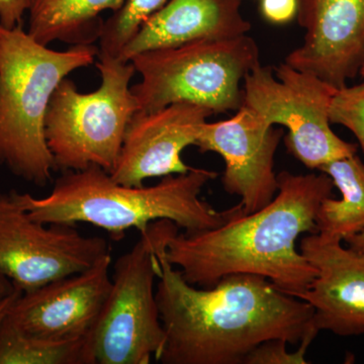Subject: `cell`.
I'll use <instances>...</instances> for the list:
<instances>
[{"mask_svg":"<svg viewBox=\"0 0 364 364\" xmlns=\"http://www.w3.org/2000/svg\"><path fill=\"white\" fill-rule=\"evenodd\" d=\"M173 223H153L158 257L156 301L165 331L158 363L244 364L258 345L284 339L299 345L314 327L312 306L260 275L236 273L215 287L184 279L165 256Z\"/></svg>","mask_w":364,"mask_h":364,"instance_id":"cell-1","label":"cell"},{"mask_svg":"<svg viewBox=\"0 0 364 364\" xmlns=\"http://www.w3.org/2000/svg\"><path fill=\"white\" fill-rule=\"evenodd\" d=\"M279 191L264 208L239 215L221 226L198 233H179L172 224L165 256L189 284L213 287L230 274L260 275L284 293L306 291L317 269L301 251V234L317 233L316 215L335 188L324 172L277 176Z\"/></svg>","mask_w":364,"mask_h":364,"instance_id":"cell-2","label":"cell"},{"mask_svg":"<svg viewBox=\"0 0 364 364\" xmlns=\"http://www.w3.org/2000/svg\"><path fill=\"white\" fill-rule=\"evenodd\" d=\"M217 172L191 168L188 173L162 177L151 186L117 183L98 166L66 171L44 198L14 191L16 198L35 221L43 224L93 225L122 240L128 230L145 232L151 224L167 220L186 233L221 226L244 215L240 203L217 210L200 198L203 188Z\"/></svg>","mask_w":364,"mask_h":364,"instance_id":"cell-3","label":"cell"},{"mask_svg":"<svg viewBox=\"0 0 364 364\" xmlns=\"http://www.w3.org/2000/svg\"><path fill=\"white\" fill-rule=\"evenodd\" d=\"M97 56L95 45L55 51L23 26L0 25V167L36 186L52 181L56 169L45 136L50 100L63 79Z\"/></svg>","mask_w":364,"mask_h":364,"instance_id":"cell-4","label":"cell"},{"mask_svg":"<svg viewBox=\"0 0 364 364\" xmlns=\"http://www.w3.org/2000/svg\"><path fill=\"white\" fill-rule=\"evenodd\" d=\"M259 55L248 35L140 53L130 60L141 75L140 82L131 87L138 112L182 102L207 107L214 114L237 112L243 105L241 83L259 65Z\"/></svg>","mask_w":364,"mask_h":364,"instance_id":"cell-5","label":"cell"},{"mask_svg":"<svg viewBox=\"0 0 364 364\" xmlns=\"http://www.w3.org/2000/svg\"><path fill=\"white\" fill-rule=\"evenodd\" d=\"M102 83L81 93L65 78L53 93L45 121V136L55 169L75 171L98 166L111 172L116 166L127 129L138 112L130 87L135 75L131 61L98 54Z\"/></svg>","mask_w":364,"mask_h":364,"instance_id":"cell-6","label":"cell"},{"mask_svg":"<svg viewBox=\"0 0 364 364\" xmlns=\"http://www.w3.org/2000/svg\"><path fill=\"white\" fill-rule=\"evenodd\" d=\"M158 257L153 224L114 263L112 287L85 342L86 364H149L165 344L155 282Z\"/></svg>","mask_w":364,"mask_h":364,"instance_id":"cell-7","label":"cell"},{"mask_svg":"<svg viewBox=\"0 0 364 364\" xmlns=\"http://www.w3.org/2000/svg\"><path fill=\"white\" fill-rule=\"evenodd\" d=\"M243 105L268 126L286 127L287 151L309 169L358 154V146L331 129L329 109L337 88L287 65L256 66L243 80Z\"/></svg>","mask_w":364,"mask_h":364,"instance_id":"cell-8","label":"cell"},{"mask_svg":"<svg viewBox=\"0 0 364 364\" xmlns=\"http://www.w3.org/2000/svg\"><path fill=\"white\" fill-rule=\"evenodd\" d=\"M109 254L102 237L85 236L75 225L35 221L14 189L0 193V274L21 293L85 272Z\"/></svg>","mask_w":364,"mask_h":364,"instance_id":"cell-9","label":"cell"},{"mask_svg":"<svg viewBox=\"0 0 364 364\" xmlns=\"http://www.w3.org/2000/svg\"><path fill=\"white\" fill-rule=\"evenodd\" d=\"M282 136L284 131L241 107L225 121L205 122L196 146L200 152L221 155L225 191L240 196L243 214L249 215L267 205L279 191L274 155Z\"/></svg>","mask_w":364,"mask_h":364,"instance_id":"cell-10","label":"cell"},{"mask_svg":"<svg viewBox=\"0 0 364 364\" xmlns=\"http://www.w3.org/2000/svg\"><path fill=\"white\" fill-rule=\"evenodd\" d=\"M112 255L90 269L21 294L7 321L28 336L50 341L87 338L112 287Z\"/></svg>","mask_w":364,"mask_h":364,"instance_id":"cell-11","label":"cell"},{"mask_svg":"<svg viewBox=\"0 0 364 364\" xmlns=\"http://www.w3.org/2000/svg\"><path fill=\"white\" fill-rule=\"evenodd\" d=\"M301 46L284 62L337 90L364 66V0H299Z\"/></svg>","mask_w":364,"mask_h":364,"instance_id":"cell-12","label":"cell"},{"mask_svg":"<svg viewBox=\"0 0 364 364\" xmlns=\"http://www.w3.org/2000/svg\"><path fill=\"white\" fill-rule=\"evenodd\" d=\"M214 112L207 107L176 102L150 112H136L124 135L116 166L117 183L142 186L146 179L188 173L182 151L195 145L203 124Z\"/></svg>","mask_w":364,"mask_h":364,"instance_id":"cell-13","label":"cell"},{"mask_svg":"<svg viewBox=\"0 0 364 364\" xmlns=\"http://www.w3.org/2000/svg\"><path fill=\"white\" fill-rule=\"evenodd\" d=\"M299 251L317 269V277L293 296L312 306L314 327L341 337L363 335L364 253L318 233L304 237Z\"/></svg>","mask_w":364,"mask_h":364,"instance_id":"cell-14","label":"cell"},{"mask_svg":"<svg viewBox=\"0 0 364 364\" xmlns=\"http://www.w3.org/2000/svg\"><path fill=\"white\" fill-rule=\"evenodd\" d=\"M243 0H168L148 18L122 52L129 62L136 55L200 40H229L247 35Z\"/></svg>","mask_w":364,"mask_h":364,"instance_id":"cell-15","label":"cell"},{"mask_svg":"<svg viewBox=\"0 0 364 364\" xmlns=\"http://www.w3.org/2000/svg\"><path fill=\"white\" fill-rule=\"evenodd\" d=\"M124 0H32L28 33L48 46L54 41L93 45L100 41L105 21L102 14L116 11Z\"/></svg>","mask_w":364,"mask_h":364,"instance_id":"cell-16","label":"cell"},{"mask_svg":"<svg viewBox=\"0 0 364 364\" xmlns=\"http://www.w3.org/2000/svg\"><path fill=\"white\" fill-rule=\"evenodd\" d=\"M341 193L340 200L326 198L316 215L317 233L345 241L364 229V163L358 154L323 165Z\"/></svg>","mask_w":364,"mask_h":364,"instance_id":"cell-17","label":"cell"},{"mask_svg":"<svg viewBox=\"0 0 364 364\" xmlns=\"http://www.w3.org/2000/svg\"><path fill=\"white\" fill-rule=\"evenodd\" d=\"M85 342L28 336L6 318L0 327V364H86Z\"/></svg>","mask_w":364,"mask_h":364,"instance_id":"cell-18","label":"cell"},{"mask_svg":"<svg viewBox=\"0 0 364 364\" xmlns=\"http://www.w3.org/2000/svg\"><path fill=\"white\" fill-rule=\"evenodd\" d=\"M168 0H124L123 6L104 23L98 54L119 59L141 26Z\"/></svg>","mask_w":364,"mask_h":364,"instance_id":"cell-19","label":"cell"},{"mask_svg":"<svg viewBox=\"0 0 364 364\" xmlns=\"http://www.w3.org/2000/svg\"><path fill=\"white\" fill-rule=\"evenodd\" d=\"M329 117L331 124L348 129L364 151V82L337 90L330 105Z\"/></svg>","mask_w":364,"mask_h":364,"instance_id":"cell-20","label":"cell"},{"mask_svg":"<svg viewBox=\"0 0 364 364\" xmlns=\"http://www.w3.org/2000/svg\"><path fill=\"white\" fill-rule=\"evenodd\" d=\"M317 333L306 335L294 352L287 350V342L284 339H272L258 345L248 354L244 364H306V354Z\"/></svg>","mask_w":364,"mask_h":364,"instance_id":"cell-21","label":"cell"},{"mask_svg":"<svg viewBox=\"0 0 364 364\" xmlns=\"http://www.w3.org/2000/svg\"><path fill=\"white\" fill-rule=\"evenodd\" d=\"M299 0H261L260 13L268 23L286 25L296 18Z\"/></svg>","mask_w":364,"mask_h":364,"instance_id":"cell-22","label":"cell"},{"mask_svg":"<svg viewBox=\"0 0 364 364\" xmlns=\"http://www.w3.org/2000/svg\"><path fill=\"white\" fill-rule=\"evenodd\" d=\"M31 4L32 0H0V25L7 28L23 25Z\"/></svg>","mask_w":364,"mask_h":364,"instance_id":"cell-23","label":"cell"},{"mask_svg":"<svg viewBox=\"0 0 364 364\" xmlns=\"http://www.w3.org/2000/svg\"><path fill=\"white\" fill-rule=\"evenodd\" d=\"M21 294L23 293H21L20 289H16L9 296L0 299V327L4 324V320H6L7 315L9 314V311L11 310L14 304L16 303V299H18Z\"/></svg>","mask_w":364,"mask_h":364,"instance_id":"cell-24","label":"cell"},{"mask_svg":"<svg viewBox=\"0 0 364 364\" xmlns=\"http://www.w3.org/2000/svg\"><path fill=\"white\" fill-rule=\"evenodd\" d=\"M344 242L348 245V247L358 251V252L364 253V229Z\"/></svg>","mask_w":364,"mask_h":364,"instance_id":"cell-25","label":"cell"},{"mask_svg":"<svg viewBox=\"0 0 364 364\" xmlns=\"http://www.w3.org/2000/svg\"><path fill=\"white\" fill-rule=\"evenodd\" d=\"M14 289L16 287H14V284L4 275L0 274V299L9 296L14 291Z\"/></svg>","mask_w":364,"mask_h":364,"instance_id":"cell-26","label":"cell"},{"mask_svg":"<svg viewBox=\"0 0 364 364\" xmlns=\"http://www.w3.org/2000/svg\"><path fill=\"white\" fill-rule=\"evenodd\" d=\"M359 75H361L363 76V77H364V66L363 67V68H361L360 73H359Z\"/></svg>","mask_w":364,"mask_h":364,"instance_id":"cell-27","label":"cell"}]
</instances>
